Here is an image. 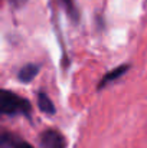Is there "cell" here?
<instances>
[{
  "mask_svg": "<svg viewBox=\"0 0 147 148\" xmlns=\"http://www.w3.org/2000/svg\"><path fill=\"white\" fill-rule=\"evenodd\" d=\"M41 148H66V140L61 132L48 130L41 135Z\"/></svg>",
  "mask_w": 147,
  "mask_h": 148,
  "instance_id": "obj_2",
  "label": "cell"
},
{
  "mask_svg": "<svg viewBox=\"0 0 147 148\" xmlns=\"http://www.w3.org/2000/svg\"><path fill=\"white\" fill-rule=\"evenodd\" d=\"M38 106L45 114H49V115H53L55 114V105H53V102L43 92H39L38 94Z\"/></svg>",
  "mask_w": 147,
  "mask_h": 148,
  "instance_id": "obj_5",
  "label": "cell"
},
{
  "mask_svg": "<svg viewBox=\"0 0 147 148\" xmlns=\"http://www.w3.org/2000/svg\"><path fill=\"white\" fill-rule=\"evenodd\" d=\"M7 1H9L12 6H14V7H22L28 0H7Z\"/></svg>",
  "mask_w": 147,
  "mask_h": 148,
  "instance_id": "obj_8",
  "label": "cell"
},
{
  "mask_svg": "<svg viewBox=\"0 0 147 148\" xmlns=\"http://www.w3.org/2000/svg\"><path fill=\"white\" fill-rule=\"evenodd\" d=\"M0 111L4 115H29L32 105L26 98H22L12 91L3 89L0 97Z\"/></svg>",
  "mask_w": 147,
  "mask_h": 148,
  "instance_id": "obj_1",
  "label": "cell"
},
{
  "mask_svg": "<svg viewBox=\"0 0 147 148\" xmlns=\"http://www.w3.org/2000/svg\"><path fill=\"white\" fill-rule=\"evenodd\" d=\"M13 148H33V147L29 143H26V141H17V143H14Z\"/></svg>",
  "mask_w": 147,
  "mask_h": 148,
  "instance_id": "obj_7",
  "label": "cell"
},
{
  "mask_svg": "<svg viewBox=\"0 0 147 148\" xmlns=\"http://www.w3.org/2000/svg\"><path fill=\"white\" fill-rule=\"evenodd\" d=\"M59 3L63 6V9H65V12L68 13V16H69L74 22H77V20H78V10H77V7H75L74 0H59Z\"/></svg>",
  "mask_w": 147,
  "mask_h": 148,
  "instance_id": "obj_6",
  "label": "cell"
},
{
  "mask_svg": "<svg viewBox=\"0 0 147 148\" xmlns=\"http://www.w3.org/2000/svg\"><path fill=\"white\" fill-rule=\"evenodd\" d=\"M127 71H128V65H121V66H118V68H115V69L110 71V72H108V73H105V75H104V78L101 79V82H99V85H98V89H101V88H104L105 85H108L110 82H112V81L118 79V78H120V76H123Z\"/></svg>",
  "mask_w": 147,
  "mask_h": 148,
  "instance_id": "obj_4",
  "label": "cell"
},
{
  "mask_svg": "<svg viewBox=\"0 0 147 148\" xmlns=\"http://www.w3.org/2000/svg\"><path fill=\"white\" fill-rule=\"evenodd\" d=\"M39 73V65L36 63H28L25 66H22L17 72V78L20 82H25V84H29L30 81L35 79V76Z\"/></svg>",
  "mask_w": 147,
  "mask_h": 148,
  "instance_id": "obj_3",
  "label": "cell"
}]
</instances>
